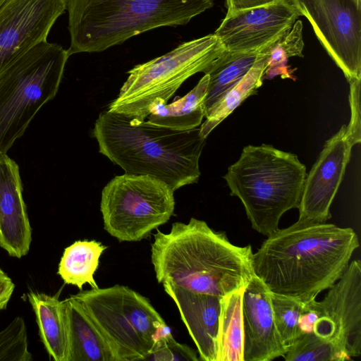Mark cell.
<instances>
[{
  "label": "cell",
  "instance_id": "obj_31",
  "mask_svg": "<svg viewBox=\"0 0 361 361\" xmlns=\"http://www.w3.org/2000/svg\"><path fill=\"white\" fill-rule=\"evenodd\" d=\"M14 288L11 279L0 267V310L6 307Z\"/></svg>",
  "mask_w": 361,
  "mask_h": 361
},
{
  "label": "cell",
  "instance_id": "obj_25",
  "mask_svg": "<svg viewBox=\"0 0 361 361\" xmlns=\"http://www.w3.org/2000/svg\"><path fill=\"white\" fill-rule=\"evenodd\" d=\"M304 45L302 24L301 20H298L289 32L262 48L267 54L263 80L278 75L283 78L293 79V70L289 69L287 62L292 56L303 57Z\"/></svg>",
  "mask_w": 361,
  "mask_h": 361
},
{
  "label": "cell",
  "instance_id": "obj_33",
  "mask_svg": "<svg viewBox=\"0 0 361 361\" xmlns=\"http://www.w3.org/2000/svg\"><path fill=\"white\" fill-rule=\"evenodd\" d=\"M4 0H0V4L4 1Z\"/></svg>",
  "mask_w": 361,
  "mask_h": 361
},
{
  "label": "cell",
  "instance_id": "obj_17",
  "mask_svg": "<svg viewBox=\"0 0 361 361\" xmlns=\"http://www.w3.org/2000/svg\"><path fill=\"white\" fill-rule=\"evenodd\" d=\"M176 303L181 319L203 361H217V341L221 310L219 296L198 293L174 283L162 284Z\"/></svg>",
  "mask_w": 361,
  "mask_h": 361
},
{
  "label": "cell",
  "instance_id": "obj_13",
  "mask_svg": "<svg viewBox=\"0 0 361 361\" xmlns=\"http://www.w3.org/2000/svg\"><path fill=\"white\" fill-rule=\"evenodd\" d=\"M356 144L358 143L346 125H343L325 142L306 176L298 208V221L326 223L331 218V205L343 180L352 148Z\"/></svg>",
  "mask_w": 361,
  "mask_h": 361
},
{
  "label": "cell",
  "instance_id": "obj_11",
  "mask_svg": "<svg viewBox=\"0 0 361 361\" xmlns=\"http://www.w3.org/2000/svg\"><path fill=\"white\" fill-rule=\"evenodd\" d=\"M324 299L314 300L313 333L339 345L352 358L361 354V262L353 260Z\"/></svg>",
  "mask_w": 361,
  "mask_h": 361
},
{
  "label": "cell",
  "instance_id": "obj_19",
  "mask_svg": "<svg viewBox=\"0 0 361 361\" xmlns=\"http://www.w3.org/2000/svg\"><path fill=\"white\" fill-rule=\"evenodd\" d=\"M28 300L34 310L41 340L50 358L68 361V335L64 300L57 295L29 292Z\"/></svg>",
  "mask_w": 361,
  "mask_h": 361
},
{
  "label": "cell",
  "instance_id": "obj_16",
  "mask_svg": "<svg viewBox=\"0 0 361 361\" xmlns=\"http://www.w3.org/2000/svg\"><path fill=\"white\" fill-rule=\"evenodd\" d=\"M32 231L23 197L17 163L7 154L0 156V247L21 258L30 250Z\"/></svg>",
  "mask_w": 361,
  "mask_h": 361
},
{
  "label": "cell",
  "instance_id": "obj_12",
  "mask_svg": "<svg viewBox=\"0 0 361 361\" xmlns=\"http://www.w3.org/2000/svg\"><path fill=\"white\" fill-rule=\"evenodd\" d=\"M68 0H4L0 4V74L16 59L47 40Z\"/></svg>",
  "mask_w": 361,
  "mask_h": 361
},
{
  "label": "cell",
  "instance_id": "obj_1",
  "mask_svg": "<svg viewBox=\"0 0 361 361\" xmlns=\"http://www.w3.org/2000/svg\"><path fill=\"white\" fill-rule=\"evenodd\" d=\"M359 245L351 228L297 221L267 237L252 270L271 292L305 303L341 277Z\"/></svg>",
  "mask_w": 361,
  "mask_h": 361
},
{
  "label": "cell",
  "instance_id": "obj_7",
  "mask_svg": "<svg viewBox=\"0 0 361 361\" xmlns=\"http://www.w3.org/2000/svg\"><path fill=\"white\" fill-rule=\"evenodd\" d=\"M71 295L102 334L116 361L145 360L155 343L171 334L149 300L128 286L98 287Z\"/></svg>",
  "mask_w": 361,
  "mask_h": 361
},
{
  "label": "cell",
  "instance_id": "obj_27",
  "mask_svg": "<svg viewBox=\"0 0 361 361\" xmlns=\"http://www.w3.org/2000/svg\"><path fill=\"white\" fill-rule=\"evenodd\" d=\"M270 296L276 327L288 350L301 336L298 322L303 302L271 291Z\"/></svg>",
  "mask_w": 361,
  "mask_h": 361
},
{
  "label": "cell",
  "instance_id": "obj_29",
  "mask_svg": "<svg viewBox=\"0 0 361 361\" xmlns=\"http://www.w3.org/2000/svg\"><path fill=\"white\" fill-rule=\"evenodd\" d=\"M145 360L197 361V353L186 344L177 342L172 334L159 339L154 345Z\"/></svg>",
  "mask_w": 361,
  "mask_h": 361
},
{
  "label": "cell",
  "instance_id": "obj_15",
  "mask_svg": "<svg viewBox=\"0 0 361 361\" xmlns=\"http://www.w3.org/2000/svg\"><path fill=\"white\" fill-rule=\"evenodd\" d=\"M244 361H271L287 350L274 322L270 290L255 274L243 293Z\"/></svg>",
  "mask_w": 361,
  "mask_h": 361
},
{
  "label": "cell",
  "instance_id": "obj_9",
  "mask_svg": "<svg viewBox=\"0 0 361 361\" xmlns=\"http://www.w3.org/2000/svg\"><path fill=\"white\" fill-rule=\"evenodd\" d=\"M173 192L169 184L149 175L116 176L102 192L104 228L119 242L140 241L173 214Z\"/></svg>",
  "mask_w": 361,
  "mask_h": 361
},
{
  "label": "cell",
  "instance_id": "obj_10",
  "mask_svg": "<svg viewBox=\"0 0 361 361\" xmlns=\"http://www.w3.org/2000/svg\"><path fill=\"white\" fill-rule=\"evenodd\" d=\"M347 80L361 78V0H291Z\"/></svg>",
  "mask_w": 361,
  "mask_h": 361
},
{
  "label": "cell",
  "instance_id": "obj_8",
  "mask_svg": "<svg viewBox=\"0 0 361 361\" xmlns=\"http://www.w3.org/2000/svg\"><path fill=\"white\" fill-rule=\"evenodd\" d=\"M225 50L214 34L182 43L169 53L130 69L111 112L145 121L152 104L169 99L190 77L204 73Z\"/></svg>",
  "mask_w": 361,
  "mask_h": 361
},
{
  "label": "cell",
  "instance_id": "obj_2",
  "mask_svg": "<svg viewBox=\"0 0 361 361\" xmlns=\"http://www.w3.org/2000/svg\"><path fill=\"white\" fill-rule=\"evenodd\" d=\"M154 236L151 261L159 283L222 298L245 286L254 275L251 245H233L204 221L175 222L169 233L157 231Z\"/></svg>",
  "mask_w": 361,
  "mask_h": 361
},
{
  "label": "cell",
  "instance_id": "obj_23",
  "mask_svg": "<svg viewBox=\"0 0 361 361\" xmlns=\"http://www.w3.org/2000/svg\"><path fill=\"white\" fill-rule=\"evenodd\" d=\"M259 50L234 51L225 49L213 62L204 73L209 75L204 99L205 114L226 91L248 73L256 61Z\"/></svg>",
  "mask_w": 361,
  "mask_h": 361
},
{
  "label": "cell",
  "instance_id": "obj_4",
  "mask_svg": "<svg viewBox=\"0 0 361 361\" xmlns=\"http://www.w3.org/2000/svg\"><path fill=\"white\" fill-rule=\"evenodd\" d=\"M214 0H68L69 56L102 52L147 31L183 25Z\"/></svg>",
  "mask_w": 361,
  "mask_h": 361
},
{
  "label": "cell",
  "instance_id": "obj_6",
  "mask_svg": "<svg viewBox=\"0 0 361 361\" xmlns=\"http://www.w3.org/2000/svg\"><path fill=\"white\" fill-rule=\"evenodd\" d=\"M61 45L43 41L0 74V156L25 132L59 90L69 57Z\"/></svg>",
  "mask_w": 361,
  "mask_h": 361
},
{
  "label": "cell",
  "instance_id": "obj_28",
  "mask_svg": "<svg viewBox=\"0 0 361 361\" xmlns=\"http://www.w3.org/2000/svg\"><path fill=\"white\" fill-rule=\"evenodd\" d=\"M26 326L21 317H16L0 331V361H30Z\"/></svg>",
  "mask_w": 361,
  "mask_h": 361
},
{
  "label": "cell",
  "instance_id": "obj_5",
  "mask_svg": "<svg viewBox=\"0 0 361 361\" xmlns=\"http://www.w3.org/2000/svg\"><path fill=\"white\" fill-rule=\"evenodd\" d=\"M306 176L296 154L262 144L245 147L224 178L252 228L267 237L279 228L285 212L299 208Z\"/></svg>",
  "mask_w": 361,
  "mask_h": 361
},
{
  "label": "cell",
  "instance_id": "obj_26",
  "mask_svg": "<svg viewBox=\"0 0 361 361\" xmlns=\"http://www.w3.org/2000/svg\"><path fill=\"white\" fill-rule=\"evenodd\" d=\"M286 361H344L352 358L337 343L314 333L300 336L283 357Z\"/></svg>",
  "mask_w": 361,
  "mask_h": 361
},
{
  "label": "cell",
  "instance_id": "obj_21",
  "mask_svg": "<svg viewBox=\"0 0 361 361\" xmlns=\"http://www.w3.org/2000/svg\"><path fill=\"white\" fill-rule=\"evenodd\" d=\"M244 287L221 298L217 361H244L242 308Z\"/></svg>",
  "mask_w": 361,
  "mask_h": 361
},
{
  "label": "cell",
  "instance_id": "obj_24",
  "mask_svg": "<svg viewBox=\"0 0 361 361\" xmlns=\"http://www.w3.org/2000/svg\"><path fill=\"white\" fill-rule=\"evenodd\" d=\"M106 248L94 240L75 241L64 250L58 274L65 283L75 286L80 290L86 283L92 288H98L94 276Z\"/></svg>",
  "mask_w": 361,
  "mask_h": 361
},
{
  "label": "cell",
  "instance_id": "obj_14",
  "mask_svg": "<svg viewBox=\"0 0 361 361\" xmlns=\"http://www.w3.org/2000/svg\"><path fill=\"white\" fill-rule=\"evenodd\" d=\"M299 16L291 0H276L227 13L214 34L227 51H259L289 32Z\"/></svg>",
  "mask_w": 361,
  "mask_h": 361
},
{
  "label": "cell",
  "instance_id": "obj_18",
  "mask_svg": "<svg viewBox=\"0 0 361 361\" xmlns=\"http://www.w3.org/2000/svg\"><path fill=\"white\" fill-rule=\"evenodd\" d=\"M64 300L68 324V361H116L108 342L72 295Z\"/></svg>",
  "mask_w": 361,
  "mask_h": 361
},
{
  "label": "cell",
  "instance_id": "obj_32",
  "mask_svg": "<svg viewBox=\"0 0 361 361\" xmlns=\"http://www.w3.org/2000/svg\"><path fill=\"white\" fill-rule=\"evenodd\" d=\"M276 0H225L227 13L266 5Z\"/></svg>",
  "mask_w": 361,
  "mask_h": 361
},
{
  "label": "cell",
  "instance_id": "obj_3",
  "mask_svg": "<svg viewBox=\"0 0 361 361\" xmlns=\"http://www.w3.org/2000/svg\"><path fill=\"white\" fill-rule=\"evenodd\" d=\"M92 135L99 152L126 173L156 177L174 191L200 177L199 160L206 142L200 128L174 130L104 110Z\"/></svg>",
  "mask_w": 361,
  "mask_h": 361
},
{
  "label": "cell",
  "instance_id": "obj_30",
  "mask_svg": "<svg viewBox=\"0 0 361 361\" xmlns=\"http://www.w3.org/2000/svg\"><path fill=\"white\" fill-rule=\"evenodd\" d=\"M360 82L361 78H353L348 80L351 116L349 123L346 126L348 132L358 144L361 142Z\"/></svg>",
  "mask_w": 361,
  "mask_h": 361
},
{
  "label": "cell",
  "instance_id": "obj_22",
  "mask_svg": "<svg viewBox=\"0 0 361 361\" xmlns=\"http://www.w3.org/2000/svg\"><path fill=\"white\" fill-rule=\"evenodd\" d=\"M267 54L261 49L248 73L235 85L226 91L205 114L200 134L207 138L211 131L229 116L245 99L257 92L263 82Z\"/></svg>",
  "mask_w": 361,
  "mask_h": 361
},
{
  "label": "cell",
  "instance_id": "obj_20",
  "mask_svg": "<svg viewBox=\"0 0 361 361\" xmlns=\"http://www.w3.org/2000/svg\"><path fill=\"white\" fill-rule=\"evenodd\" d=\"M209 75H204L185 96L166 104L156 99L149 108L147 121L150 123L185 130L197 128L205 116L204 99L207 95Z\"/></svg>",
  "mask_w": 361,
  "mask_h": 361
}]
</instances>
